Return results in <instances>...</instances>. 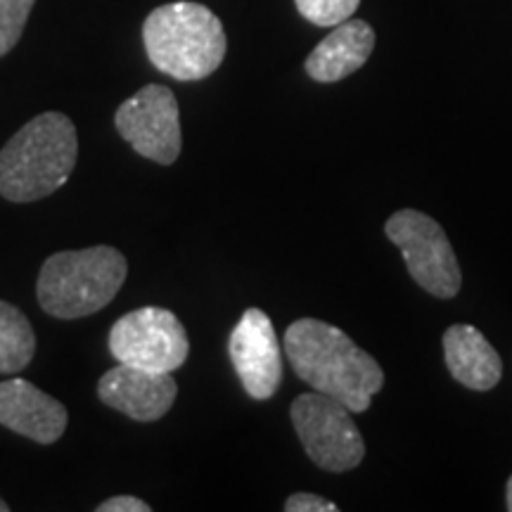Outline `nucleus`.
<instances>
[{"instance_id":"obj_1","label":"nucleus","mask_w":512,"mask_h":512,"mask_svg":"<svg viewBox=\"0 0 512 512\" xmlns=\"http://www.w3.org/2000/svg\"><path fill=\"white\" fill-rule=\"evenodd\" d=\"M285 354L309 387L344 403L351 413H366L384 384L380 363L325 320H294L285 332Z\"/></svg>"},{"instance_id":"obj_2","label":"nucleus","mask_w":512,"mask_h":512,"mask_svg":"<svg viewBox=\"0 0 512 512\" xmlns=\"http://www.w3.org/2000/svg\"><path fill=\"white\" fill-rule=\"evenodd\" d=\"M76 155L74 121L62 112L38 114L0 150V197L24 204L53 195L72 176Z\"/></svg>"},{"instance_id":"obj_3","label":"nucleus","mask_w":512,"mask_h":512,"mask_svg":"<svg viewBox=\"0 0 512 512\" xmlns=\"http://www.w3.org/2000/svg\"><path fill=\"white\" fill-rule=\"evenodd\" d=\"M143 43L150 62L176 81L207 79L228 50L221 19L207 5L190 0L152 10L143 24Z\"/></svg>"},{"instance_id":"obj_4","label":"nucleus","mask_w":512,"mask_h":512,"mask_svg":"<svg viewBox=\"0 0 512 512\" xmlns=\"http://www.w3.org/2000/svg\"><path fill=\"white\" fill-rule=\"evenodd\" d=\"M126 275V256L114 247L57 252L43 261L38 273V304L48 316L62 320L93 316L117 297Z\"/></svg>"},{"instance_id":"obj_5","label":"nucleus","mask_w":512,"mask_h":512,"mask_svg":"<svg viewBox=\"0 0 512 512\" xmlns=\"http://www.w3.org/2000/svg\"><path fill=\"white\" fill-rule=\"evenodd\" d=\"M290 418L306 456L320 470L347 472L366 458V444L351 411L332 396L320 392L297 396Z\"/></svg>"},{"instance_id":"obj_6","label":"nucleus","mask_w":512,"mask_h":512,"mask_svg":"<svg viewBox=\"0 0 512 512\" xmlns=\"http://www.w3.org/2000/svg\"><path fill=\"white\" fill-rule=\"evenodd\" d=\"M387 238L401 249L408 273L422 290L439 299L460 292L463 275L444 228L418 209H401L384 226Z\"/></svg>"},{"instance_id":"obj_7","label":"nucleus","mask_w":512,"mask_h":512,"mask_svg":"<svg viewBox=\"0 0 512 512\" xmlns=\"http://www.w3.org/2000/svg\"><path fill=\"white\" fill-rule=\"evenodd\" d=\"M112 356L126 366H136L155 373H174L188 361L190 339L176 313L159 306H143L112 325Z\"/></svg>"},{"instance_id":"obj_8","label":"nucleus","mask_w":512,"mask_h":512,"mask_svg":"<svg viewBox=\"0 0 512 512\" xmlns=\"http://www.w3.org/2000/svg\"><path fill=\"white\" fill-rule=\"evenodd\" d=\"M114 126L140 157L171 166L181 155V110L171 88L150 83L121 102L114 114Z\"/></svg>"},{"instance_id":"obj_9","label":"nucleus","mask_w":512,"mask_h":512,"mask_svg":"<svg viewBox=\"0 0 512 512\" xmlns=\"http://www.w3.org/2000/svg\"><path fill=\"white\" fill-rule=\"evenodd\" d=\"M228 354L245 392L266 401L283 382V354L271 318L261 309L242 313L228 339Z\"/></svg>"},{"instance_id":"obj_10","label":"nucleus","mask_w":512,"mask_h":512,"mask_svg":"<svg viewBox=\"0 0 512 512\" xmlns=\"http://www.w3.org/2000/svg\"><path fill=\"white\" fill-rule=\"evenodd\" d=\"M98 396L105 406L136 422H155L174 406L178 384L171 373H155L119 363L98 382Z\"/></svg>"},{"instance_id":"obj_11","label":"nucleus","mask_w":512,"mask_h":512,"mask_svg":"<svg viewBox=\"0 0 512 512\" xmlns=\"http://www.w3.org/2000/svg\"><path fill=\"white\" fill-rule=\"evenodd\" d=\"M69 413L53 396L22 377L0 382V425L36 444H55L67 430Z\"/></svg>"},{"instance_id":"obj_12","label":"nucleus","mask_w":512,"mask_h":512,"mask_svg":"<svg viewBox=\"0 0 512 512\" xmlns=\"http://www.w3.org/2000/svg\"><path fill=\"white\" fill-rule=\"evenodd\" d=\"M375 48V31L363 19L337 24L306 57L304 69L313 81L337 83L368 62Z\"/></svg>"},{"instance_id":"obj_13","label":"nucleus","mask_w":512,"mask_h":512,"mask_svg":"<svg viewBox=\"0 0 512 512\" xmlns=\"http://www.w3.org/2000/svg\"><path fill=\"white\" fill-rule=\"evenodd\" d=\"M444 358L453 380L475 392H489L503 377L501 356L472 325L458 323L444 332Z\"/></svg>"},{"instance_id":"obj_14","label":"nucleus","mask_w":512,"mask_h":512,"mask_svg":"<svg viewBox=\"0 0 512 512\" xmlns=\"http://www.w3.org/2000/svg\"><path fill=\"white\" fill-rule=\"evenodd\" d=\"M36 354V332L17 306L0 302V375H17Z\"/></svg>"},{"instance_id":"obj_15","label":"nucleus","mask_w":512,"mask_h":512,"mask_svg":"<svg viewBox=\"0 0 512 512\" xmlns=\"http://www.w3.org/2000/svg\"><path fill=\"white\" fill-rule=\"evenodd\" d=\"M299 15L316 27H337L358 10L361 0H294Z\"/></svg>"},{"instance_id":"obj_16","label":"nucleus","mask_w":512,"mask_h":512,"mask_svg":"<svg viewBox=\"0 0 512 512\" xmlns=\"http://www.w3.org/2000/svg\"><path fill=\"white\" fill-rule=\"evenodd\" d=\"M36 0H0V57L17 46Z\"/></svg>"},{"instance_id":"obj_17","label":"nucleus","mask_w":512,"mask_h":512,"mask_svg":"<svg viewBox=\"0 0 512 512\" xmlns=\"http://www.w3.org/2000/svg\"><path fill=\"white\" fill-rule=\"evenodd\" d=\"M287 512H337L339 508L328 498L316 494H292L285 501Z\"/></svg>"},{"instance_id":"obj_18","label":"nucleus","mask_w":512,"mask_h":512,"mask_svg":"<svg viewBox=\"0 0 512 512\" xmlns=\"http://www.w3.org/2000/svg\"><path fill=\"white\" fill-rule=\"evenodd\" d=\"M150 503L140 501L136 496H114L98 505V512H150Z\"/></svg>"},{"instance_id":"obj_19","label":"nucleus","mask_w":512,"mask_h":512,"mask_svg":"<svg viewBox=\"0 0 512 512\" xmlns=\"http://www.w3.org/2000/svg\"><path fill=\"white\" fill-rule=\"evenodd\" d=\"M505 505H508V510L512 512V477L508 479V486H505Z\"/></svg>"},{"instance_id":"obj_20","label":"nucleus","mask_w":512,"mask_h":512,"mask_svg":"<svg viewBox=\"0 0 512 512\" xmlns=\"http://www.w3.org/2000/svg\"><path fill=\"white\" fill-rule=\"evenodd\" d=\"M10 510V505L3 501V498H0V512H8Z\"/></svg>"}]
</instances>
